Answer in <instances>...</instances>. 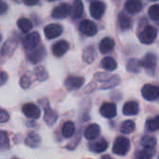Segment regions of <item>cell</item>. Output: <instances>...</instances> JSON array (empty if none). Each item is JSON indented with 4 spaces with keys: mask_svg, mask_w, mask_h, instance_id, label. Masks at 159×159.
<instances>
[{
    "mask_svg": "<svg viewBox=\"0 0 159 159\" xmlns=\"http://www.w3.org/2000/svg\"><path fill=\"white\" fill-rule=\"evenodd\" d=\"M157 37V29L152 25H147L139 34V39L143 44L150 45Z\"/></svg>",
    "mask_w": 159,
    "mask_h": 159,
    "instance_id": "cell-1",
    "label": "cell"
},
{
    "mask_svg": "<svg viewBox=\"0 0 159 159\" xmlns=\"http://www.w3.org/2000/svg\"><path fill=\"white\" fill-rule=\"evenodd\" d=\"M130 149V143L129 141L122 136H119L116 139L113 146L114 154L117 156H125Z\"/></svg>",
    "mask_w": 159,
    "mask_h": 159,
    "instance_id": "cell-2",
    "label": "cell"
},
{
    "mask_svg": "<svg viewBox=\"0 0 159 159\" xmlns=\"http://www.w3.org/2000/svg\"><path fill=\"white\" fill-rule=\"evenodd\" d=\"M141 63L142 67H144L150 75H155L157 65V57L155 53H147L141 61Z\"/></svg>",
    "mask_w": 159,
    "mask_h": 159,
    "instance_id": "cell-3",
    "label": "cell"
},
{
    "mask_svg": "<svg viewBox=\"0 0 159 159\" xmlns=\"http://www.w3.org/2000/svg\"><path fill=\"white\" fill-rule=\"evenodd\" d=\"M40 41H41V39H40L39 34L37 32H33L24 37V39L22 41V45L26 50L31 51L38 47V45L40 44Z\"/></svg>",
    "mask_w": 159,
    "mask_h": 159,
    "instance_id": "cell-4",
    "label": "cell"
},
{
    "mask_svg": "<svg viewBox=\"0 0 159 159\" xmlns=\"http://www.w3.org/2000/svg\"><path fill=\"white\" fill-rule=\"evenodd\" d=\"M142 95L145 100H147L149 102L157 101L159 97L158 87L150 85V84H146L142 89Z\"/></svg>",
    "mask_w": 159,
    "mask_h": 159,
    "instance_id": "cell-5",
    "label": "cell"
},
{
    "mask_svg": "<svg viewBox=\"0 0 159 159\" xmlns=\"http://www.w3.org/2000/svg\"><path fill=\"white\" fill-rule=\"evenodd\" d=\"M71 13V7L68 3H61L54 7L51 12V17L53 19H64L68 17Z\"/></svg>",
    "mask_w": 159,
    "mask_h": 159,
    "instance_id": "cell-6",
    "label": "cell"
},
{
    "mask_svg": "<svg viewBox=\"0 0 159 159\" xmlns=\"http://www.w3.org/2000/svg\"><path fill=\"white\" fill-rule=\"evenodd\" d=\"M79 31L87 36H93L97 34L98 28L92 20H84L79 23Z\"/></svg>",
    "mask_w": 159,
    "mask_h": 159,
    "instance_id": "cell-7",
    "label": "cell"
},
{
    "mask_svg": "<svg viewBox=\"0 0 159 159\" xmlns=\"http://www.w3.org/2000/svg\"><path fill=\"white\" fill-rule=\"evenodd\" d=\"M105 9H106L105 4L101 1H94L91 3V5L89 7L90 15L95 20H100L103 16Z\"/></svg>",
    "mask_w": 159,
    "mask_h": 159,
    "instance_id": "cell-8",
    "label": "cell"
},
{
    "mask_svg": "<svg viewBox=\"0 0 159 159\" xmlns=\"http://www.w3.org/2000/svg\"><path fill=\"white\" fill-rule=\"evenodd\" d=\"M22 113L26 117H28L30 119H33V120L38 119L40 117V115H41V111H40L39 107H37L35 104L31 103V102L26 103V104L23 105Z\"/></svg>",
    "mask_w": 159,
    "mask_h": 159,
    "instance_id": "cell-9",
    "label": "cell"
},
{
    "mask_svg": "<svg viewBox=\"0 0 159 159\" xmlns=\"http://www.w3.org/2000/svg\"><path fill=\"white\" fill-rule=\"evenodd\" d=\"M44 34L48 39H54L62 34V27L57 23H51L45 27Z\"/></svg>",
    "mask_w": 159,
    "mask_h": 159,
    "instance_id": "cell-10",
    "label": "cell"
},
{
    "mask_svg": "<svg viewBox=\"0 0 159 159\" xmlns=\"http://www.w3.org/2000/svg\"><path fill=\"white\" fill-rule=\"evenodd\" d=\"M85 82L84 77L82 76H69L66 78L64 85L68 90H75L80 89Z\"/></svg>",
    "mask_w": 159,
    "mask_h": 159,
    "instance_id": "cell-11",
    "label": "cell"
},
{
    "mask_svg": "<svg viewBox=\"0 0 159 159\" xmlns=\"http://www.w3.org/2000/svg\"><path fill=\"white\" fill-rule=\"evenodd\" d=\"M70 48V45L67 41L65 40H61V41H58L56 42L53 47H52V52L54 54V56L60 58V57H62L69 49Z\"/></svg>",
    "mask_w": 159,
    "mask_h": 159,
    "instance_id": "cell-12",
    "label": "cell"
},
{
    "mask_svg": "<svg viewBox=\"0 0 159 159\" xmlns=\"http://www.w3.org/2000/svg\"><path fill=\"white\" fill-rule=\"evenodd\" d=\"M46 55V50L43 47H40V48H35L34 49L31 50L28 54V60L34 63V64H36L38 63L39 61H41L44 57Z\"/></svg>",
    "mask_w": 159,
    "mask_h": 159,
    "instance_id": "cell-13",
    "label": "cell"
},
{
    "mask_svg": "<svg viewBox=\"0 0 159 159\" xmlns=\"http://www.w3.org/2000/svg\"><path fill=\"white\" fill-rule=\"evenodd\" d=\"M100 113L103 117L113 118L116 116V105L113 102L103 103L100 109Z\"/></svg>",
    "mask_w": 159,
    "mask_h": 159,
    "instance_id": "cell-14",
    "label": "cell"
},
{
    "mask_svg": "<svg viewBox=\"0 0 159 159\" xmlns=\"http://www.w3.org/2000/svg\"><path fill=\"white\" fill-rule=\"evenodd\" d=\"M125 9L129 14H137L143 9V2L142 0H127Z\"/></svg>",
    "mask_w": 159,
    "mask_h": 159,
    "instance_id": "cell-15",
    "label": "cell"
},
{
    "mask_svg": "<svg viewBox=\"0 0 159 159\" xmlns=\"http://www.w3.org/2000/svg\"><path fill=\"white\" fill-rule=\"evenodd\" d=\"M101 134V128L97 124L89 125L84 131V136L87 140L92 141L97 139Z\"/></svg>",
    "mask_w": 159,
    "mask_h": 159,
    "instance_id": "cell-16",
    "label": "cell"
},
{
    "mask_svg": "<svg viewBox=\"0 0 159 159\" xmlns=\"http://www.w3.org/2000/svg\"><path fill=\"white\" fill-rule=\"evenodd\" d=\"M44 109H45V115H44V120L45 122L47 123V125L48 126H53L57 119H58V115L56 112H54L49 106H48V102L47 105L44 106Z\"/></svg>",
    "mask_w": 159,
    "mask_h": 159,
    "instance_id": "cell-17",
    "label": "cell"
},
{
    "mask_svg": "<svg viewBox=\"0 0 159 159\" xmlns=\"http://www.w3.org/2000/svg\"><path fill=\"white\" fill-rule=\"evenodd\" d=\"M84 13V4L81 0H75L71 7V16L73 19L80 18Z\"/></svg>",
    "mask_w": 159,
    "mask_h": 159,
    "instance_id": "cell-18",
    "label": "cell"
},
{
    "mask_svg": "<svg viewBox=\"0 0 159 159\" xmlns=\"http://www.w3.org/2000/svg\"><path fill=\"white\" fill-rule=\"evenodd\" d=\"M115 40L111 37H104L100 43V51L102 54L111 52L115 48Z\"/></svg>",
    "mask_w": 159,
    "mask_h": 159,
    "instance_id": "cell-19",
    "label": "cell"
},
{
    "mask_svg": "<svg viewBox=\"0 0 159 159\" xmlns=\"http://www.w3.org/2000/svg\"><path fill=\"white\" fill-rule=\"evenodd\" d=\"M139 113V103L137 102L131 101L124 104L123 114L125 116H135Z\"/></svg>",
    "mask_w": 159,
    "mask_h": 159,
    "instance_id": "cell-20",
    "label": "cell"
},
{
    "mask_svg": "<svg viewBox=\"0 0 159 159\" xmlns=\"http://www.w3.org/2000/svg\"><path fill=\"white\" fill-rule=\"evenodd\" d=\"M108 148V143L104 139H100L97 142H94L93 143L89 144V149L97 154L104 152Z\"/></svg>",
    "mask_w": 159,
    "mask_h": 159,
    "instance_id": "cell-21",
    "label": "cell"
},
{
    "mask_svg": "<svg viewBox=\"0 0 159 159\" xmlns=\"http://www.w3.org/2000/svg\"><path fill=\"white\" fill-rule=\"evenodd\" d=\"M118 25H119V28L122 31H127V30H129L131 28L132 20L129 16L121 13L118 16Z\"/></svg>",
    "mask_w": 159,
    "mask_h": 159,
    "instance_id": "cell-22",
    "label": "cell"
},
{
    "mask_svg": "<svg viewBox=\"0 0 159 159\" xmlns=\"http://www.w3.org/2000/svg\"><path fill=\"white\" fill-rule=\"evenodd\" d=\"M40 137L35 132H30L25 139V144L31 148H36L40 144Z\"/></svg>",
    "mask_w": 159,
    "mask_h": 159,
    "instance_id": "cell-23",
    "label": "cell"
},
{
    "mask_svg": "<svg viewBox=\"0 0 159 159\" xmlns=\"http://www.w3.org/2000/svg\"><path fill=\"white\" fill-rule=\"evenodd\" d=\"M95 57H96V51L94 49V48L92 46H89L88 48H86L84 49V52H83V61L84 62L88 63V64H90L94 61L95 60Z\"/></svg>",
    "mask_w": 159,
    "mask_h": 159,
    "instance_id": "cell-24",
    "label": "cell"
},
{
    "mask_svg": "<svg viewBox=\"0 0 159 159\" xmlns=\"http://www.w3.org/2000/svg\"><path fill=\"white\" fill-rule=\"evenodd\" d=\"M101 66L102 68H103L104 70L107 71H114L116 69L117 67V62L116 61V60L112 57H105L104 59L102 60L101 61Z\"/></svg>",
    "mask_w": 159,
    "mask_h": 159,
    "instance_id": "cell-25",
    "label": "cell"
},
{
    "mask_svg": "<svg viewBox=\"0 0 159 159\" xmlns=\"http://www.w3.org/2000/svg\"><path fill=\"white\" fill-rule=\"evenodd\" d=\"M75 132V126L73 122L67 121L61 128V133L64 138H71Z\"/></svg>",
    "mask_w": 159,
    "mask_h": 159,
    "instance_id": "cell-26",
    "label": "cell"
},
{
    "mask_svg": "<svg viewBox=\"0 0 159 159\" xmlns=\"http://www.w3.org/2000/svg\"><path fill=\"white\" fill-rule=\"evenodd\" d=\"M141 144L146 149H154L157 145V139L151 136H143L141 139Z\"/></svg>",
    "mask_w": 159,
    "mask_h": 159,
    "instance_id": "cell-27",
    "label": "cell"
},
{
    "mask_svg": "<svg viewBox=\"0 0 159 159\" xmlns=\"http://www.w3.org/2000/svg\"><path fill=\"white\" fill-rule=\"evenodd\" d=\"M17 25L20 29V31L23 32V33L29 32L33 28L32 21L30 20L26 19V18H20V19H19L18 21H17Z\"/></svg>",
    "mask_w": 159,
    "mask_h": 159,
    "instance_id": "cell-28",
    "label": "cell"
},
{
    "mask_svg": "<svg viewBox=\"0 0 159 159\" xmlns=\"http://www.w3.org/2000/svg\"><path fill=\"white\" fill-rule=\"evenodd\" d=\"M142 68V63L141 61L137 59H131L128 61L127 63V70L129 72L132 73H139Z\"/></svg>",
    "mask_w": 159,
    "mask_h": 159,
    "instance_id": "cell-29",
    "label": "cell"
},
{
    "mask_svg": "<svg viewBox=\"0 0 159 159\" xmlns=\"http://www.w3.org/2000/svg\"><path fill=\"white\" fill-rule=\"evenodd\" d=\"M120 83V78L118 75H112L110 76L103 84V86L102 87V89H110L115 88L116 86H117Z\"/></svg>",
    "mask_w": 159,
    "mask_h": 159,
    "instance_id": "cell-30",
    "label": "cell"
},
{
    "mask_svg": "<svg viewBox=\"0 0 159 159\" xmlns=\"http://www.w3.org/2000/svg\"><path fill=\"white\" fill-rule=\"evenodd\" d=\"M135 129V123L132 120H126L122 123L120 127V130L124 134H129L133 132Z\"/></svg>",
    "mask_w": 159,
    "mask_h": 159,
    "instance_id": "cell-31",
    "label": "cell"
},
{
    "mask_svg": "<svg viewBox=\"0 0 159 159\" xmlns=\"http://www.w3.org/2000/svg\"><path fill=\"white\" fill-rule=\"evenodd\" d=\"M9 148V140L6 131L0 130V150L5 151Z\"/></svg>",
    "mask_w": 159,
    "mask_h": 159,
    "instance_id": "cell-32",
    "label": "cell"
},
{
    "mask_svg": "<svg viewBox=\"0 0 159 159\" xmlns=\"http://www.w3.org/2000/svg\"><path fill=\"white\" fill-rule=\"evenodd\" d=\"M34 75L37 78V80L41 81V82H44L48 79V72L46 71V69L43 67V66H38L35 68L34 70Z\"/></svg>",
    "mask_w": 159,
    "mask_h": 159,
    "instance_id": "cell-33",
    "label": "cell"
},
{
    "mask_svg": "<svg viewBox=\"0 0 159 159\" xmlns=\"http://www.w3.org/2000/svg\"><path fill=\"white\" fill-rule=\"evenodd\" d=\"M154 157V149H146L140 151L137 156L136 159H152Z\"/></svg>",
    "mask_w": 159,
    "mask_h": 159,
    "instance_id": "cell-34",
    "label": "cell"
},
{
    "mask_svg": "<svg viewBox=\"0 0 159 159\" xmlns=\"http://www.w3.org/2000/svg\"><path fill=\"white\" fill-rule=\"evenodd\" d=\"M148 14H149V17L155 20V21H158L159 20V6L157 4L156 5H153L152 7H149L148 9Z\"/></svg>",
    "mask_w": 159,
    "mask_h": 159,
    "instance_id": "cell-35",
    "label": "cell"
},
{
    "mask_svg": "<svg viewBox=\"0 0 159 159\" xmlns=\"http://www.w3.org/2000/svg\"><path fill=\"white\" fill-rule=\"evenodd\" d=\"M147 128L151 131H157L159 128V116H157L147 121Z\"/></svg>",
    "mask_w": 159,
    "mask_h": 159,
    "instance_id": "cell-36",
    "label": "cell"
},
{
    "mask_svg": "<svg viewBox=\"0 0 159 159\" xmlns=\"http://www.w3.org/2000/svg\"><path fill=\"white\" fill-rule=\"evenodd\" d=\"M31 79L28 75H22L20 80V85L22 89H28L31 86Z\"/></svg>",
    "mask_w": 159,
    "mask_h": 159,
    "instance_id": "cell-37",
    "label": "cell"
},
{
    "mask_svg": "<svg viewBox=\"0 0 159 159\" xmlns=\"http://www.w3.org/2000/svg\"><path fill=\"white\" fill-rule=\"evenodd\" d=\"M109 75L106 73H97L94 75L95 80H97L98 82H105L108 78H109Z\"/></svg>",
    "mask_w": 159,
    "mask_h": 159,
    "instance_id": "cell-38",
    "label": "cell"
},
{
    "mask_svg": "<svg viewBox=\"0 0 159 159\" xmlns=\"http://www.w3.org/2000/svg\"><path fill=\"white\" fill-rule=\"evenodd\" d=\"M9 120V115L7 111L0 109V123H6Z\"/></svg>",
    "mask_w": 159,
    "mask_h": 159,
    "instance_id": "cell-39",
    "label": "cell"
},
{
    "mask_svg": "<svg viewBox=\"0 0 159 159\" xmlns=\"http://www.w3.org/2000/svg\"><path fill=\"white\" fill-rule=\"evenodd\" d=\"M8 75L6 72H0V86H3L7 83Z\"/></svg>",
    "mask_w": 159,
    "mask_h": 159,
    "instance_id": "cell-40",
    "label": "cell"
},
{
    "mask_svg": "<svg viewBox=\"0 0 159 159\" xmlns=\"http://www.w3.org/2000/svg\"><path fill=\"white\" fill-rule=\"evenodd\" d=\"M8 8V6L6 2H4L3 0H0V15L4 14L5 12H7Z\"/></svg>",
    "mask_w": 159,
    "mask_h": 159,
    "instance_id": "cell-41",
    "label": "cell"
},
{
    "mask_svg": "<svg viewBox=\"0 0 159 159\" xmlns=\"http://www.w3.org/2000/svg\"><path fill=\"white\" fill-rule=\"evenodd\" d=\"M39 0H23L24 4L27 6H34L38 3Z\"/></svg>",
    "mask_w": 159,
    "mask_h": 159,
    "instance_id": "cell-42",
    "label": "cell"
},
{
    "mask_svg": "<svg viewBox=\"0 0 159 159\" xmlns=\"http://www.w3.org/2000/svg\"><path fill=\"white\" fill-rule=\"evenodd\" d=\"M103 159H111L110 157H103Z\"/></svg>",
    "mask_w": 159,
    "mask_h": 159,
    "instance_id": "cell-43",
    "label": "cell"
},
{
    "mask_svg": "<svg viewBox=\"0 0 159 159\" xmlns=\"http://www.w3.org/2000/svg\"><path fill=\"white\" fill-rule=\"evenodd\" d=\"M48 1H50V2H53V1H56V0H48Z\"/></svg>",
    "mask_w": 159,
    "mask_h": 159,
    "instance_id": "cell-44",
    "label": "cell"
},
{
    "mask_svg": "<svg viewBox=\"0 0 159 159\" xmlns=\"http://www.w3.org/2000/svg\"><path fill=\"white\" fill-rule=\"evenodd\" d=\"M151 1H157V0H151Z\"/></svg>",
    "mask_w": 159,
    "mask_h": 159,
    "instance_id": "cell-45",
    "label": "cell"
}]
</instances>
